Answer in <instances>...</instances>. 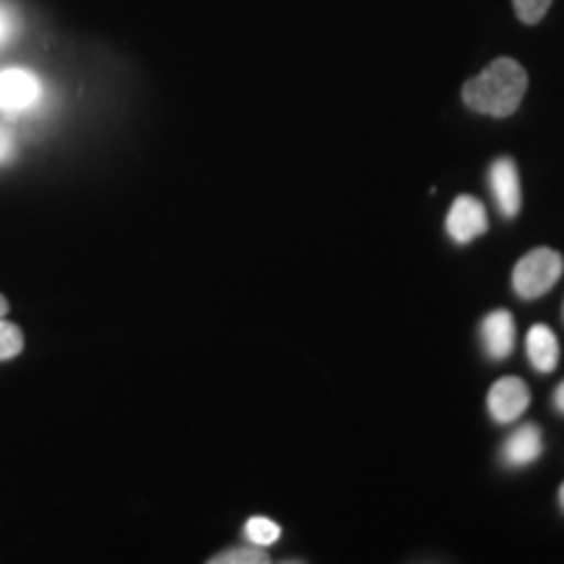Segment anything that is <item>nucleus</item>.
I'll return each instance as SVG.
<instances>
[{"mask_svg": "<svg viewBox=\"0 0 564 564\" xmlns=\"http://www.w3.org/2000/svg\"><path fill=\"white\" fill-rule=\"evenodd\" d=\"M9 314V301L3 299V295H0V316H6Z\"/></svg>", "mask_w": 564, "mask_h": 564, "instance_id": "f3484780", "label": "nucleus"}, {"mask_svg": "<svg viewBox=\"0 0 564 564\" xmlns=\"http://www.w3.org/2000/svg\"><path fill=\"white\" fill-rule=\"evenodd\" d=\"M554 408L560 413H564V382L556 387V392H554Z\"/></svg>", "mask_w": 564, "mask_h": 564, "instance_id": "dca6fc26", "label": "nucleus"}, {"mask_svg": "<svg viewBox=\"0 0 564 564\" xmlns=\"http://www.w3.org/2000/svg\"><path fill=\"white\" fill-rule=\"evenodd\" d=\"M17 152V144H13V137L6 129H0V162H9Z\"/></svg>", "mask_w": 564, "mask_h": 564, "instance_id": "2eb2a0df", "label": "nucleus"}, {"mask_svg": "<svg viewBox=\"0 0 564 564\" xmlns=\"http://www.w3.org/2000/svg\"><path fill=\"white\" fill-rule=\"evenodd\" d=\"M21 350H24V335H21V329L17 324L3 322V316H0V361H11Z\"/></svg>", "mask_w": 564, "mask_h": 564, "instance_id": "9b49d317", "label": "nucleus"}, {"mask_svg": "<svg viewBox=\"0 0 564 564\" xmlns=\"http://www.w3.org/2000/svg\"><path fill=\"white\" fill-rule=\"evenodd\" d=\"M562 314H564V312H562Z\"/></svg>", "mask_w": 564, "mask_h": 564, "instance_id": "6ab92c4d", "label": "nucleus"}, {"mask_svg": "<svg viewBox=\"0 0 564 564\" xmlns=\"http://www.w3.org/2000/svg\"><path fill=\"white\" fill-rule=\"evenodd\" d=\"M489 186L499 212L505 217H518L523 207V192H520V173L512 158H497L491 162Z\"/></svg>", "mask_w": 564, "mask_h": 564, "instance_id": "423d86ee", "label": "nucleus"}, {"mask_svg": "<svg viewBox=\"0 0 564 564\" xmlns=\"http://www.w3.org/2000/svg\"><path fill=\"white\" fill-rule=\"evenodd\" d=\"M525 348L535 371L552 373L556 369V364H560V340H556L554 329H549L546 324H533V327L528 329Z\"/></svg>", "mask_w": 564, "mask_h": 564, "instance_id": "1a4fd4ad", "label": "nucleus"}, {"mask_svg": "<svg viewBox=\"0 0 564 564\" xmlns=\"http://www.w3.org/2000/svg\"><path fill=\"white\" fill-rule=\"evenodd\" d=\"M212 564H264L270 562L262 549L251 546V549H230V552H223L217 556H212Z\"/></svg>", "mask_w": 564, "mask_h": 564, "instance_id": "f8f14e48", "label": "nucleus"}, {"mask_svg": "<svg viewBox=\"0 0 564 564\" xmlns=\"http://www.w3.org/2000/svg\"><path fill=\"white\" fill-rule=\"evenodd\" d=\"M484 350L491 361H505L514 348V319L507 308H497L481 324Z\"/></svg>", "mask_w": 564, "mask_h": 564, "instance_id": "6e6552de", "label": "nucleus"}, {"mask_svg": "<svg viewBox=\"0 0 564 564\" xmlns=\"http://www.w3.org/2000/svg\"><path fill=\"white\" fill-rule=\"evenodd\" d=\"M486 230H489V220H486L484 204L476 196H457L447 212V236L463 246L476 241Z\"/></svg>", "mask_w": 564, "mask_h": 564, "instance_id": "39448f33", "label": "nucleus"}, {"mask_svg": "<svg viewBox=\"0 0 564 564\" xmlns=\"http://www.w3.org/2000/svg\"><path fill=\"white\" fill-rule=\"evenodd\" d=\"M280 525L274 523L270 518H251L249 523H246V539L251 541L253 546H272L274 541L280 539Z\"/></svg>", "mask_w": 564, "mask_h": 564, "instance_id": "9d476101", "label": "nucleus"}, {"mask_svg": "<svg viewBox=\"0 0 564 564\" xmlns=\"http://www.w3.org/2000/svg\"><path fill=\"white\" fill-rule=\"evenodd\" d=\"M528 405H531V390L518 377H505L494 382L489 398H486V408L497 423L518 421L528 411Z\"/></svg>", "mask_w": 564, "mask_h": 564, "instance_id": "20e7f679", "label": "nucleus"}, {"mask_svg": "<svg viewBox=\"0 0 564 564\" xmlns=\"http://www.w3.org/2000/svg\"><path fill=\"white\" fill-rule=\"evenodd\" d=\"M541 453H544V434H541V426L525 423V426L514 429V432L505 440L502 460L510 465V468H525V465L539 460Z\"/></svg>", "mask_w": 564, "mask_h": 564, "instance_id": "0eeeda50", "label": "nucleus"}, {"mask_svg": "<svg viewBox=\"0 0 564 564\" xmlns=\"http://www.w3.org/2000/svg\"><path fill=\"white\" fill-rule=\"evenodd\" d=\"M19 13L13 9L11 3H6V0H0V51H3L6 45H11L13 37L19 34Z\"/></svg>", "mask_w": 564, "mask_h": 564, "instance_id": "4468645a", "label": "nucleus"}, {"mask_svg": "<svg viewBox=\"0 0 564 564\" xmlns=\"http://www.w3.org/2000/svg\"><path fill=\"white\" fill-rule=\"evenodd\" d=\"M45 100V84L30 68L0 70V112L24 116L34 112Z\"/></svg>", "mask_w": 564, "mask_h": 564, "instance_id": "7ed1b4c3", "label": "nucleus"}, {"mask_svg": "<svg viewBox=\"0 0 564 564\" xmlns=\"http://www.w3.org/2000/svg\"><path fill=\"white\" fill-rule=\"evenodd\" d=\"M560 507L564 510V481H562V486H560Z\"/></svg>", "mask_w": 564, "mask_h": 564, "instance_id": "a211bd4d", "label": "nucleus"}, {"mask_svg": "<svg viewBox=\"0 0 564 564\" xmlns=\"http://www.w3.org/2000/svg\"><path fill=\"white\" fill-rule=\"evenodd\" d=\"M552 3L554 0H512L514 13H518V19L528 26L539 24V21L546 17V11L552 9Z\"/></svg>", "mask_w": 564, "mask_h": 564, "instance_id": "ddd939ff", "label": "nucleus"}, {"mask_svg": "<svg viewBox=\"0 0 564 564\" xmlns=\"http://www.w3.org/2000/svg\"><path fill=\"white\" fill-rule=\"evenodd\" d=\"M562 272H564L562 253L554 249H546V246H539V249L528 251L525 257L514 264L512 288L523 301H535L552 291L556 282H560Z\"/></svg>", "mask_w": 564, "mask_h": 564, "instance_id": "f03ea898", "label": "nucleus"}, {"mask_svg": "<svg viewBox=\"0 0 564 564\" xmlns=\"http://www.w3.org/2000/svg\"><path fill=\"white\" fill-rule=\"evenodd\" d=\"M528 91V70L514 58H497L463 84V102L474 112L507 118L520 108Z\"/></svg>", "mask_w": 564, "mask_h": 564, "instance_id": "f257e3e1", "label": "nucleus"}]
</instances>
